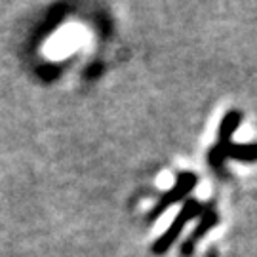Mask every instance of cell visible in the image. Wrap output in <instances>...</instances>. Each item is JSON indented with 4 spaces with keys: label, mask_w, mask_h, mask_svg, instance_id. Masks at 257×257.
<instances>
[{
    "label": "cell",
    "mask_w": 257,
    "mask_h": 257,
    "mask_svg": "<svg viewBox=\"0 0 257 257\" xmlns=\"http://www.w3.org/2000/svg\"><path fill=\"white\" fill-rule=\"evenodd\" d=\"M242 120H244L242 110L230 109L229 112L221 118L219 130H217V143H215V145H227V143H230V138H232L234 132L240 128Z\"/></svg>",
    "instance_id": "5b68a950"
},
{
    "label": "cell",
    "mask_w": 257,
    "mask_h": 257,
    "mask_svg": "<svg viewBox=\"0 0 257 257\" xmlns=\"http://www.w3.org/2000/svg\"><path fill=\"white\" fill-rule=\"evenodd\" d=\"M196 183H198V175L196 174H193V172H179V174H177V179H175V185L168 193L160 196V200H158L155 208L151 210V213H149V217H147L149 223L155 221L160 213H164L172 204L187 198V194L193 193V189L196 187Z\"/></svg>",
    "instance_id": "3957f363"
},
{
    "label": "cell",
    "mask_w": 257,
    "mask_h": 257,
    "mask_svg": "<svg viewBox=\"0 0 257 257\" xmlns=\"http://www.w3.org/2000/svg\"><path fill=\"white\" fill-rule=\"evenodd\" d=\"M202 211H204V204H200L196 198H185L183 206H181L179 213H175V219L172 221L170 229L166 230L164 234L153 244V253H156V255L166 253L168 249L172 248V244H175V240L181 234V230L185 229V225L191 219H194V217H200Z\"/></svg>",
    "instance_id": "6da1fadb"
},
{
    "label": "cell",
    "mask_w": 257,
    "mask_h": 257,
    "mask_svg": "<svg viewBox=\"0 0 257 257\" xmlns=\"http://www.w3.org/2000/svg\"><path fill=\"white\" fill-rule=\"evenodd\" d=\"M234 158L240 162H257V143H227L213 145L208 155V162L215 172L223 170L225 160Z\"/></svg>",
    "instance_id": "7a4b0ae2"
},
{
    "label": "cell",
    "mask_w": 257,
    "mask_h": 257,
    "mask_svg": "<svg viewBox=\"0 0 257 257\" xmlns=\"http://www.w3.org/2000/svg\"><path fill=\"white\" fill-rule=\"evenodd\" d=\"M219 223V213L215 211L213 208V204H204V211L200 213V221H198V225H196V229L187 236V240L183 242V246H181V255L189 257L194 253V248H196V242L200 238H204L208 232H210L215 225Z\"/></svg>",
    "instance_id": "277c9868"
}]
</instances>
